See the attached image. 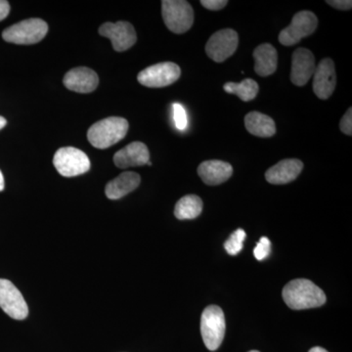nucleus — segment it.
<instances>
[{
	"instance_id": "f257e3e1",
	"label": "nucleus",
	"mask_w": 352,
	"mask_h": 352,
	"mask_svg": "<svg viewBox=\"0 0 352 352\" xmlns=\"http://www.w3.org/2000/svg\"><path fill=\"white\" fill-rule=\"evenodd\" d=\"M283 298L286 305L295 310L322 307L327 300L325 293L307 279H296L287 284Z\"/></svg>"
},
{
	"instance_id": "f03ea898",
	"label": "nucleus",
	"mask_w": 352,
	"mask_h": 352,
	"mask_svg": "<svg viewBox=\"0 0 352 352\" xmlns=\"http://www.w3.org/2000/svg\"><path fill=\"white\" fill-rule=\"evenodd\" d=\"M129 126V122L124 118H107L95 122L88 129L87 139L97 149H107L126 138Z\"/></svg>"
},
{
	"instance_id": "7ed1b4c3",
	"label": "nucleus",
	"mask_w": 352,
	"mask_h": 352,
	"mask_svg": "<svg viewBox=\"0 0 352 352\" xmlns=\"http://www.w3.org/2000/svg\"><path fill=\"white\" fill-rule=\"evenodd\" d=\"M47 32L48 25L46 22L38 18H32L7 28L2 32V38L7 43L31 45L43 41Z\"/></svg>"
},
{
	"instance_id": "20e7f679",
	"label": "nucleus",
	"mask_w": 352,
	"mask_h": 352,
	"mask_svg": "<svg viewBox=\"0 0 352 352\" xmlns=\"http://www.w3.org/2000/svg\"><path fill=\"white\" fill-rule=\"evenodd\" d=\"M162 13L166 28L175 34H184L193 25V8L185 0H164Z\"/></svg>"
},
{
	"instance_id": "39448f33",
	"label": "nucleus",
	"mask_w": 352,
	"mask_h": 352,
	"mask_svg": "<svg viewBox=\"0 0 352 352\" xmlns=\"http://www.w3.org/2000/svg\"><path fill=\"white\" fill-rule=\"evenodd\" d=\"M201 333L205 346L214 351L221 344L226 333V318L221 308L210 305L204 310L201 318Z\"/></svg>"
},
{
	"instance_id": "423d86ee",
	"label": "nucleus",
	"mask_w": 352,
	"mask_h": 352,
	"mask_svg": "<svg viewBox=\"0 0 352 352\" xmlns=\"http://www.w3.org/2000/svg\"><path fill=\"white\" fill-rule=\"evenodd\" d=\"M53 164L58 173L65 177H75L90 170L89 157L74 147L60 148L55 153Z\"/></svg>"
},
{
	"instance_id": "0eeeda50",
	"label": "nucleus",
	"mask_w": 352,
	"mask_h": 352,
	"mask_svg": "<svg viewBox=\"0 0 352 352\" xmlns=\"http://www.w3.org/2000/svg\"><path fill=\"white\" fill-rule=\"evenodd\" d=\"M317 25L318 19L314 13L311 11H300L294 16L291 24L280 32V43L285 46L295 45L302 38L314 34Z\"/></svg>"
},
{
	"instance_id": "6e6552de",
	"label": "nucleus",
	"mask_w": 352,
	"mask_h": 352,
	"mask_svg": "<svg viewBox=\"0 0 352 352\" xmlns=\"http://www.w3.org/2000/svg\"><path fill=\"white\" fill-rule=\"evenodd\" d=\"M182 75L179 66L173 62H164L148 67L138 74L140 85L152 88L168 87L175 83Z\"/></svg>"
},
{
	"instance_id": "1a4fd4ad",
	"label": "nucleus",
	"mask_w": 352,
	"mask_h": 352,
	"mask_svg": "<svg viewBox=\"0 0 352 352\" xmlns=\"http://www.w3.org/2000/svg\"><path fill=\"white\" fill-rule=\"evenodd\" d=\"M239 36L231 29H224L214 32L206 44V53L217 63L226 61L237 50Z\"/></svg>"
},
{
	"instance_id": "9d476101",
	"label": "nucleus",
	"mask_w": 352,
	"mask_h": 352,
	"mask_svg": "<svg viewBox=\"0 0 352 352\" xmlns=\"http://www.w3.org/2000/svg\"><path fill=\"white\" fill-rule=\"evenodd\" d=\"M0 308L16 320H24L29 315L24 296L12 282L6 279H0Z\"/></svg>"
},
{
	"instance_id": "9b49d317",
	"label": "nucleus",
	"mask_w": 352,
	"mask_h": 352,
	"mask_svg": "<svg viewBox=\"0 0 352 352\" xmlns=\"http://www.w3.org/2000/svg\"><path fill=\"white\" fill-rule=\"evenodd\" d=\"M99 34L104 38L111 39L113 50L118 52L129 50L138 41L133 25L126 21L105 23L99 28Z\"/></svg>"
},
{
	"instance_id": "f8f14e48",
	"label": "nucleus",
	"mask_w": 352,
	"mask_h": 352,
	"mask_svg": "<svg viewBox=\"0 0 352 352\" xmlns=\"http://www.w3.org/2000/svg\"><path fill=\"white\" fill-rule=\"evenodd\" d=\"M337 85L335 64L333 60L325 58L315 69L314 74V91L318 98L327 100Z\"/></svg>"
},
{
	"instance_id": "ddd939ff",
	"label": "nucleus",
	"mask_w": 352,
	"mask_h": 352,
	"mask_svg": "<svg viewBox=\"0 0 352 352\" xmlns=\"http://www.w3.org/2000/svg\"><path fill=\"white\" fill-rule=\"evenodd\" d=\"M316 65L314 55L307 48H298L292 57L291 80L296 87H303L314 76Z\"/></svg>"
},
{
	"instance_id": "4468645a",
	"label": "nucleus",
	"mask_w": 352,
	"mask_h": 352,
	"mask_svg": "<svg viewBox=\"0 0 352 352\" xmlns=\"http://www.w3.org/2000/svg\"><path fill=\"white\" fill-rule=\"evenodd\" d=\"M63 83L72 91L90 94L98 87L99 78L94 69L87 67H78L72 69L65 75Z\"/></svg>"
},
{
	"instance_id": "2eb2a0df",
	"label": "nucleus",
	"mask_w": 352,
	"mask_h": 352,
	"mask_svg": "<svg viewBox=\"0 0 352 352\" xmlns=\"http://www.w3.org/2000/svg\"><path fill=\"white\" fill-rule=\"evenodd\" d=\"M149 161V150L142 142H132L116 153L113 156V163L119 168L145 166Z\"/></svg>"
},
{
	"instance_id": "dca6fc26",
	"label": "nucleus",
	"mask_w": 352,
	"mask_h": 352,
	"mask_svg": "<svg viewBox=\"0 0 352 352\" xmlns=\"http://www.w3.org/2000/svg\"><path fill=\"white\" fill-rule=\"evenodd\" d=\"M303 164L298 159H287L275 166H271L266 171L265 178L270 184L282 185L287 184L296 179L302 173Z\"/></svg>"
},
{
	"instance_id": "f3484780",
	"label": "nucleus",
	"mask_w": 352,
	"mask_h": 352,
	"mask_svg": "<svg viewBox=\"0 0 352 352\" xmlns=\"http://www.w3.org/2000/svg\"><path fill=\"white\" fill-rule=\"evenodd\" d=\"M232 173V166L219 160L203 162L198 168V175L201 179L210 186L227 182Z\"/></svg>"
},
{
	"instance_id": "a211bd4d",
	"label": "nucleus",
	"mask_w": 352,
	"mask_h": 352,
	"mask_svg": "<svg viewBox=\"0 0 352 352\" xmlns=\"http://www.w3.org/2000/svg\"><path fill=\"white\" fill-rule=\"evenodd\" d=\"M140 182V175L138 173L126 171L106 185V196L110 200H119L138 188Z\"/></svg>"
},
{
	"instance_id": "6ab92c4d",
	"label": "nucleus",
	"mask_w": 352,
	"mask_h": 352,
	"mask_svg": "<svg viewBox=\"0 0 352 352\" xmlns=\"http://www.w3.org/2000/svg\"><path fill=\"white\" fill-rule=\"evenodd\" d=\"M254 71L261 76H268L277 69L278 54L274 46L263 43L254 51Z\"/></svg>"
},
{
	"instance_id": "aec40b11",
	"label": "nucleus",
	"mask_w": 352,
	"mask_h": 352,
	"mask_svg": "<svg viewBox=\"0 0 352 352\" xmlns=\"http://www.w3.org/2000/svg\"><path fill=\"white\" fill-rule=\"evenodd\" d=\"M245 126L252 135L267 138L276 133L273 119L259 112H251L245 117Z\"/></svg>"
},
{
	"instance_id": "412c9836",
	"label": "nucleus",
	"mask_w": 352,
	"mask_h": 352,
	"mask_svg": "<svg viewBox=\"0 0 352 352\" xmlns=\"http://www.w3.org/2000/svg\"><path fill=\"white\" fill-rule=\"evenodd\" d=\"M201 210H203V201L200 197L187 195L182 197L176 203L175 215L176 219L180 220L194 219L201 214Z\"/></svg>"
},
{
	"instance_id": "4be33fe9",
	"label": "nucleus",
	"mask_w": 352,
	"mask_h": 352,
	"mask_svg": "<svg viewBox=\"0 0 352 352\" xmlns=\"http://www.w3.org/2000/svg\"><path fill=\"white\" fill-rule=\"evenodd\" d=\"M223 88L227 94H236L245 102L254 100L259 90L258 82L252 78H245L239 83L227 82Z\"/></svg>"
},
{
	"instance_id": "5701e85b",
	"label": "nucleus",
	"mask_w": 352,
	"mask_h": 352,
	"mask_svg": "<svg viewBox=\"0 0 352 352\" xmlns=\"http://www.w3.org/2000/svg\"><path fill=\"white\" fill-rule=\"evenodd\" d=\"M245 236L247 235H245V232L243 229H237V230L228 238L226 244H224L226 252H228L229 254H231V256H236V254H239L243 250V244H244Z\"/></svg>"
},
{
	"instance_id": "b1692460",
	"label": "nucleus",
	"mask_w": 352,
	"mask_h": 352,
	"mask_svg": "<svg viewBox=\"0 0 352 352\" xmlns=\"http://www.w3.org/2000/svg\"><path fill=\"white\" fill-rule=\"evenodd\" d=\"M173 120H175V124L176 129L178 131H185L188 124V120H187V113L185 111L184 107L180 104H173Z\"/></svg>"
},
{
	"instance_id": "393cba45",
	"label": "nucleus",
	"mask_w": 352,
	"mask_h": 352,
	"mask_svg": "<svg viewBox=\"0 0 352 352\" xmlns=\"http://www.w3.org/2000/svg\"><path fill=\"white\" fill-rule=\"evenodd\" d=\"M271 252V243L268 238L263 237L254 250V258L258 261H263L270 256Z\"/></svg>"
},
{
	"instance_id": "a878e982",
	"label": "nucleus",
	"mask_w": 352,
	"mask_h": 352,
	"mask_svg": "<svg viewBox=\"0 0 352 352\" xmlns=\"http://www.w3.org/2000/svg\"><path fill=\"white\" fill-rule=\"evenodd\" d=\"M340 129L342 133L352 135V109L349 108L340 122Z\"/></svg>"
},
{
	"instance_id": "bb28decb",
	"label": "nucleus",
	"mask_w": 352,
	"mask_h": 352,
	"mask_svg": "<svg viewBox=\"0 0 352 352\" xmlns=\"http://www.w3.org/2000/svg\"><path fill=\"white\" fill-rule=\"evenodd\" d=\"M201 6L210 11H219L223 9L228 4L227 0H201Z\"/></svg>"
},
{
	"instance_id": "cd10ccee",
	"label": "nucleus",
	"mask_w": 352,
	"mask_h": 352,
	"mask_svg": "<svg viewBox=\"0 0 352 352\" xmlns=\"http://www.w3.org/2000/svg\"><path fill=\"white\" fill-rule=\"evenodd\" d=\"M326 3L333 7V8L339 9V10H351L352 8V1L351 0H327Z\"/></svg>"
},
{
	"instance_id": "c85d7f7f",
	"label": "nucleus",
	"mask_w": 352,
	"mask_h": 352,
	"mask_svg": "<svg viewBox=\"0 0 352 352\" xmlns=\"http://www.w3.org/2000/svg\"><path fill=\"white\" fill-rule=\"evenodd\" d=\"M10 12V4L6 0H0V21L6 19Z\"/></svg>"
},
{
	"instance_id": "c756f323",
	"label": "nucleus",
	"mask_w": 352,
	"mask_h": 352,
	"mask_svg": "<svg viewBox=\"0 0 352 352\" xmlns=\"http://www.w3.org/2000/svg\"><path fill=\"white\" fill-rule=\"evenodd\" d=\"M4 190V177L2 175L1 170H0V192Z\"/></svg>"
},
{
	"instance_id": "7c9ffc66",
	"label": "nucleus",
	"mask_w": 352,
	"mask_h": 352,
	"mask_svg": "<svg viewBox=\"0 0 352 352\" xmlns=\"http://www.w3.org/2000/svg\"><path fill=\"white\" fill-rule=\"evenodd\" d=\"M308 352H328L326 349H322V347L315 346L312 347Z\"/></svg>"
},
{
	"instance_id": "2f4dec72",
	"label": "nucleus",
	"mask_w": 352,
	"mask_h": 352,
	"mask_svg": "<svg viewBox=\"0 0 352 352\" xmlns=\"http://www.w3.org/2000/svg\"><path fill=\"white\" fill-rule=\"evenodd\" d=\"M6 124L7 120L0 116V129H3V127L6 126Z\"/></svg>"
},
{
	"instance_id": "473e14b6",
	"label": "nucleus",
	"mask_w": 352,
	"mask_h": 352,
	"mask_svg": "<svg viewBox=\"0 0 352 352\" xmlns=\"http://www.w3.org/2000/svg\"><path fill=\"white\" fill-rule=\"evenodd\" d=\"M147 164H148V166H152V163H151V162H150V161H149V162H148Z\"/></svg>"
},
{
	"instance_id": "72a5a7b5",
	"label": "nucleus",
	"mask_w": 352,
	"mask_h": 352,
	"mask_svg": "<svg viewBox=\"0 0 352 352\" xmlns=\"http://www.w3.org/2000/svg\"><path fill=\"white\" fill-rule=\"evenodd\" d=\"M249 352H259L258 351H249Z\"/></svg>"
}]
</instances>
